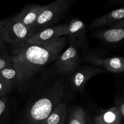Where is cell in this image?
<instances>
[{"mask_svg": "<svg viewBox=\"0 0 124 124\" xmlns=\"http://www.w3.org/2000/svg\"><path fill=\"white\" fill-rule=\"evenodd\" d=\"M67 41L65 36H62L41 44L24 41L13 45L10 56L19 73L20 85L31 80L46 65L56 60Z\"/></svg>", "mask_w": 124, "mask_h": 124, "instance_id": "1", "label": "cell"}, {"mask_svg": "<svg viewBox=\"0 0 124 124\" xmlns=\"http://www.w3.org/2000/svg\"><path fill=\"white\" fill-rule=\"evenodd\" d=\"M65 81L60 78L48 87L27 109L26 117L29 124H44L53 109L62 102L65 94Z\"/></svg>", "mask_w": 124, "mask_h": 124, "instance_id": "2", "label": "cell"}, {"mask_svg": "<svg viewBox=\"0 0 124 124\" xmlns=\"http://www.w3.org/2000/svg\"><path fill=\"white\" fill-rule=\"evenodd\" d=\"M33 35L31 29L12 16L0 21V40L16 45L25 41Z\"/></svg>", "mask_w": 124, "mask_h": 124, "instance_id": "3", "label": "cell"}, {"mask_svg": "<svg viewBox=\"0 0 124 124\" xmlns=\"http://www.w3.org/2000/svg\"><path fill=\"white\" fill-rule=\"evenodd\" d=\"M70 4V2L67 0H57L44 6L43 9L32 29L33 34L38 30L53 26L58 23L67 12Z\"/></svg>", "mask_w": 124, "mask_h": 124, "instance_id": "4", "label": "cell"}, {"mask_svg": "<svg viewBox=\"0 0 124 124\" xmlns=\"http://www.w3.org/2000/svg\"><path fill=\"white\" fill-rule=\"evenodd\" d=\"M79 65V54L78 47L73 42L65 50L61 53L56 60L54 67L57 72L62 75L73 73Z\"/></svg>", "mask_w": 124, "mask_h": 124, "instance_id": "5", "label": "cell"}, {"mask_svg": "<svg viewBox=\"0 0 124 124\" xmlns=\"http://www.w3.org/2000/svg\"><path fill=\"white\" fill-rule=\"evenodd\" d=\"M104 69L98 66H87L78 67L71 75L70 84L73 89L78 92H82L86 84L94 76L104 73Z\"/></svg>", "mask_w": 124, "mask_h": 124, "instance_id": "6", "label": "cell"}, {"mask_svg": "<svg viewBox=\"0 0 124 124\" xmlns=\"http://www.w3.org/2000/svg\"><path fill=\"white\" fill-rule=\"evenodd\" d=\"M67 26V24L53 25L45 28L34 33L25 41L28 43L37 44L50 42L58 38L65 36Z\"/></svg>", "mask_w": 124, "mask_h": 124, "instance_id": "7", "label": "cell"}, {"mask_svg": "<svg viewBox=\"0 0 124 124\" xmlns=\"http://www.w3.org/2000/svg\"><path fill=\"white\" fill-rule=\"evenodd\" d=\"M88 63L99 67L114 73H121L124 71V58L115 56L108 58H100L90 56L85 58Z\"/></svg>", "mask_w": 124, "mask_h": 124, "instance_id": "8", "label": "cell"}, {"mask_svg": "<svg viewBox=\"0 0 124 124\" xmlns=\"http://www.w3.org/2000/svg\"><path fill=\"white\" fill-rule=\"evenodd\" d=\"M86 27L85 24L80 19L74 18L67 24L65 35L69 41L80 47L85 41Z\"/></svg>", "mask_w": 124, "mask_h": 124, "instance_id": "9", "label": "cell"}, {"mask_svg": "<svg viewBox=\"0 0 124 124\" xmlns=\"http://www.w3.org/2000/svg\"><path fill=\"white\" fill-rule=\"evenodd\" d=\"M44 6L38 4L27 5L15 16L19 21L32 30Z\"/></svg>", "mask_w": 124, "mask_h": 124, "instance_id": "10", "label": "cell"}, {"mask_svg": "<svg viewBox=\"0 0 124 124\" xmlns=\"http://www.w3.org/2000/svg\"><path fill=\"white\" fill-rule=\"evenodd\" d=\"M124 18V7L117 8L94 19L90 25V29H94L110 25Z\"/></svg>", "mask_w": 124, "mask_h": 124, "instance_id": "11", "label": "cell"}, {"mask_svg": "<svg viewBox=\"0 0 124 124\" xmlns=\"http://www.w3.org/2000/svg\"><path fill=\"white\" fill-rule=\"evenodd\" d=\"M94 35L96 37L107 43H117L124 40V28L111 27L97 31Z\"/></svg>", "mask_w": 124, "mask_h": 124, "instance_id": "12", "label": "cell"}, {"mask_svg": "<svg viewBox=\"0 0 124 124\" xmlns=\"http://www.w3.org/2000/svg\"><path fill=\"white\" fill-rule=\"evenodd\" d=\"M121 121L122 117L116 106L104 110L94 119V124H121Z\"/></svg>", "mask_w": 124, "mask_h": 124, "instance_id": "13", "label": "cell"}, {"mask_svg": "<svg viewBox=\"0 0 124 124\" xmlns=\"http://www.w3.org/2000/svg\"><path fill=\"white\" fill-rule=\"evenodd\" d=\"M67 107L61 102L51 112L44 124H65Z\"/></svg>", "mask_w": 124, "mask_h": 124, "instance_id": "14", "label": "cell"}, {"mask_svg": "<svg viewBox=\"0 0 124 124\" xmlns=\"http://www.w3.org/2000/svg\"><path fill=\"white\" fill-rule=\"evenodd\" d=\"M0 78L10 84L13 87L20 85L19 73L13 64L0 70Z\"/></svg>", "mask_w": 124, "mask_h": 124, "instance_id": "15", "label": "cell"}, {"mask_svg": "<svg viewBox=\"0 0 124 124\" xmlns=\"http://www.w3.org/2000/svg\"><path fill=\"white\" fill-rule=\"evenodd\" d=\"M87 116L84 110L81 107L75 108L69 117V124H86Z\"/></svg>", "mask_w": 124, "mask_h": 124, "instance_id": "16", "label": "cell"}, {"mask_svg": "<svg viewBox=\"0 0 124 124\" xmlns=\"http://www.w3.org/2000/svg\"><path fill=\"white\" fill-rule=\"evenodd\" d=\"M7 96L0 98V124H5L8 107Z\"/></svg>", "mask_w": 124, "mask_h": 124, "instance_id": "17", "label": "cell"}, {"mask_svg": "<svg viewBox=\"0 0 124 124\" xmlns=\"http://www.w3.org/2000/svg\"><path fill=\"white\" fill-rule=\"evenodd\" d=\"M13 86L0 78V98L7 96L13 88Z\"/></svg>", "mask_w": 124, "mask_h": 124, "instance_id": "18", "label": "cell"}, {"mask_svg": "<svg viewBox=\"0 0 124 124\" xmlns=\"http://www.w3.org/2000/svg\"><path fill=\"white\" fill-rule=\"evenodd\" d=\"M13 64L12 58L7 53L0 54V70Z\"/></svg>", "mask_w": 124, "mask_h": 124, "instance_id": "19", "label": "cell"}, {"mask_svg": "<svg viewBox=\"0 0 124 124\" xmlns=\"http://www.w3.org/2000/svg\"><path fill=\"white\" fill-rule=\"evenodd\" d=\"M116 107L119 111L122 119H124V100L119 99L116 101Z\"/></svg>", "mask_w": 124, "mask_h": 124, "instance_id": "20", "label": "cell"}, {"mask_svg": "<svg viewBox=\"0 0 124 124\" xmlns=\"http://www.w3.org/2000/svg\"><path fill=\"white\" fill-rule=\"evenodd\" d=\"M111 27H124V18L121 20L111 24Z\"/></svg>", "mask_w": 124, "mask_h": 124, "instance_id": "21", "label": "cell"}, {"mask_svg": "<svg viewBox=\"0 0 124 124\" xmlns=\"http://www.w3.org/2000/svg\"><path fill=\"white\" fill-rule=\"evenodd\" d=\"M112 2L115 4H124V0H113Z\"/></svg>", "mask_w": 124, "mask_h": 124, "instance_id": "22", "label": "cell"}, {"mask_svg": "<svg viewBox=\"0 0 124 124\" xmlns=\"http://www.w3.org/2000/svg\"><path fill=\"white\" fill-rule=\"evenodd\" d=\"M67 1H68L69 2H71V1H73V0H67Z\"/></svg>", "mask_w": 124, "mask_h": 124, "instance_id": "23", "label": "cell"}]
</instances>
